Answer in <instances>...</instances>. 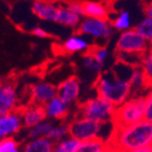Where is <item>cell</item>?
Masks as SVG:
<instances>
[{
    "label": "cell",
    "instance_id": "cell-35",
    "mask_svg": "<svg viewBox=\"0 0 152 152\" xmlns=\"http://www.w3.org/2000/svg\"><path fill=\"white\" fill-rule=\"evenodd\" d=\"M101 152H120V151L115 146H113V145L109 142V144L105 145V147H104V149Z\"/></svg>",
    "mask_w": 152,
    "mask_h": 152
},
{
    "label": "cell",
    "instance_id": "cell-20",
    "mask_svg": "<svg viewBox=\"0 0 152 152\" xmlns=\"http://www.w3.org/2000/svg\"><path fill=\"white\" fill-rule=\"evenodd\" d=\"M63 47L65 51H67L69 53H74V52H78V51L86 50L88 47V43L85 38L81 37V36H72V37H69L64 43Z\"/></svg>",
    "mask_w": 152,
    "mask_h": 152
},
{
    "label": "cell",
    "instance_id": "cell-2",
    "mask_svg": "<svg viewBox=\"0 0 152 152\" xmlns=\"http://www.w3.org/2000/svg\"><path fill=\"white\" fill-rule=\"evenodd\" d=\"M96 91L99 97L118 107L129 99L131 85L129 80L119 78L113 70L102 72L96 82Z\"/></svg>",
    "mask_w": 152,
    "mask_h": 152
},
{
    "label": "cell",
    "instance_id": "cell-23",
    "mask_svg": "<svg viewBox=\"0 0 152 152\" xmlns=\"http://www.w3.org/2000/svg\"><path fill=\"white\" fill-rule=\"evenodd\" d=\"M68 134V124H54L53 128L51 129V131L49 132V134L47 135L49 140L51 142H58V140H62L64 137H66Z\"/></svg>",
    "mask_w": 152,
    "mask_h": 152
},
{
    "label": "cell",
    "instance_id": "cell-31",
    "mask_svg": "<svg viewBox=\"0 0 152 152\" xmlns=\"http://www.w3.org/2000/svg\"><path fill=\"white\" fill-rule=\"evenodd\" d=\"M91 54L94 56L96 61H98L99 63L102 64L107 58V50L105 48H103V47H101V48L95 49L94 52H93V53H91Z\"/></svg>",
    "mask_w": 152,
    "mask_h": 152
},
{
    "label": "cell",
    "instance_id": "cell-18",
    "mask_svg": "<svg viewBox=\"0 0 152 152\" xmlns=\"http://www.w3.org/2000/svg\"><path fill=\"white\" fill-rule=\"evenodd\" d=\"M56 21L68 27H76L80 23V16L72 13L67 8H60L58 9Z\"/></svg>",
    "mask_w": 152,
    "mask_h": 152
},
{
    "label": "cell",
    "instance_id": "cell-7",
    "mask_svg": "<svg viewBox=\"0 0 152 152\" xmlns=\"http://www.w3.org/2000/svg\"><path fill=\"white\" fill-rule=\"evenodd\" d=\"M79 32L98 39H105L111 36L113 30L111 23L107 19L87 17L80 23Z\"/></svg>",
    "mask_w": 152,
    "mask_h": 152
},
{
    "label": "cell",
    "instance_id": "cell-25",
    "mask_svg": "<svg viewBox=\"0 0 152 152\" xmlns=\"http://www.w3.org/2000/svg\"><path fill=\"white\" fill-rule=\"evenodd\" d=\"M119 52V61L120 63H124L131 67H135L142 62V56L140 53H134V52Z\"/></svg>",
    "mask_w": 152,
    "mask_h": 152
},
{
    "label": "cell",
    "instance_id": "cell-12",
    "mask_svg": "<svg viewBox=\"0 0 152 152\" xmlns=\"http://www.w3.org/2000/svg\"><path fill=\"white\" fill-rule=\"evenodd\" d=\"M56 96V87L52 84L38 83L31 88V98L34 104L44 107L49 100Z\"/></svg>",
    "mask_w": 152,
    "mask_h": 152
},
{
    "label": "cell",
    "instance_id": "cell-27",
    "mask_svg": "<svg viewBox=\"0 0 152 152\" xmlns=\"http://www.w3.org/2000/svg\"><path fill=\"white\" fill-rule=\"evenodd\" d=\"M82 64H83V66L86 69L91 70V71H96V72L101 71V69H102V64L99 63L98 61H96L95 58L91 56V54H87V56L83 58Z\"/></svg>",
    "mask_w": 152,
    "mask_h": 152
},
{
    "label": "cell",
    "instance_id": "cell-30",
    "mask_svg": "<svg viewBox=\"0 0 152 152\" xmlns=\"http://www.w3.org/2000/svg\"><path fill=\"white\" fill-rule=\"evenodd\" d=\"M144 120L152 122V97L151 94L147 95V102L144 111Z\"/></svg>",
    "mask_w": 152,
    "mask_h": 152
},
{
    "label": "cell",
    "instance_id": "cell-10",
    "mask_svg": "<svg viewBox=\"0 0 152 152\" xmlns=\"http://www.w3.org/2000/svg\"><path fill=\"white\" fill-rule=\"evenodd\" d=\"M17 94L12 83L0 84V116L16 111Z\"/></svg>",
    "mask_w": 152,
    "mask_h": 152
},
{
    "label": "cell",
    "instance_id": "cell-36",
    "mask_svg": "<svg viewBox=\"0 0 152 152\" xmlns=\"http://www.w3.org/2000/svg\"><path fill=\"white\" fill-rule=\"evenodd\" d=\"M147 13H148V16H147V17H151L152 18V9H151V7H150V8H148Z\"/></svg>",
    "mask_w": 152,
    "mask_h": 152
},
{
    "label": "cell",
    "instance_id": "cell-33",
    "mask_svg": "<svg viewBox=\"0 0 152 152\" xmlns=\"http://www.w3.org/2000/svg\"><path fill=\"white\" fill-rule=\"evenodd\" d=\"M32 33L35 36H38V37H47L48 36V33L46 32L44 29L42 28H35L32 30Z\"/></svg>",
    "mask_w": 152,
    "mask_h": 152
},
{
    "label": "cell",
    "instance_id": "cell-4",
    "mask_svg": "<svg viewBox=\"0 0 152 152\" xmlns=\"http://www.w3.org/2000/svg\"><path fill=\"white\" fill-rule=\"evenodd\" d=\"M115 109L116 107L114 104L98 96L96 98L87 100L82 105L80 116L94 120L99 124H103L113 120Z\"/></svg>",
    "mask_w": 152,
    "mask_h": 152
},
{
    "label": "cell",
    "instance_id": "cell-16",
    "mask_svg": "<svg viewBox=\"0 0 152 152\" xmlns=\"http://www.w3.org/2000/svg\"><path fill=\"white\" fill-rule=\"evenodd\" d=\"M53 126L54 122L52 120L45 118L43 121L38 122L35 126L29 128L28 136L30 137L31 140L38 138V137H47V135L49 134V132L53 128Z\"/></svg>",
    "mask_w": 152,
    "mask_h": 152
},
{
    "label": "cell",
    "instance_id": "cell-14",
    "mask_svg": "<svg viewBox=\"0 0 152 152\" xmlns=\"http://www.w3.org/2000/svg\"><path fill=\"white\" fill-rule=\"evenodd\" d=\"M58 9L56 7L49 3L43 2V1H34L32 4V11L36 16L44 19V20H50V21H56V13H58Z\"/></svg>",
    "mask_w": 152,
    "mask_h": 152
},
{
    "label": "cell",
    "instance_id": "cell-11",
    "mask_svg": "<svg viewBox=\"0 0 152 152\" xmlns=\"http://www.w3.org/2000/svg\"><path fill=\"white\" fill-rule=\"evenodd\" d=\"M21 118V124L23 127L26 128H31L33 126L37 124L38 122L43 121L46 118L45 112H44V107L38 104H30L28 107H26L25 109L19 111Z\"/></svg>",
    "mask_w": 152,
    "mask_h": 152
},
{
    "label": "cell",
    "instance_id": "cell-37",
    "mask_svg": "<svg viewBox=\"0 0 152 152\" xmlns=\"http://www.w3.org/2000/svg\"><path fill=\"white\" fill-rule=\"evenodd\" d=\"M9 152H19V150H18L17 148H15V149L11 150V151H9Z\"/></svg>",
    "mask_w": 152,
    "mask_h": 152
},
{
    "label": "cell",
    "instance_id": "cell-1",
    "mask_svg": "<svg viewBox=\"0 0 152 152\" xmlns=\"http://www.w3.org/2000/svg\"><path fill=\"white\" fill-rule=\"evenodd\" d=\"M152 142V122L140 120L135 124L115 127L114 134L110 144L120 152L142 148Z\"/></svg>",
    "mask_w": 152,
    "mask_h": 152
},
{
    "label": "cell",
    "instance_id": "cell-22",
    "mask_svg": "<svg viewBox=\"0 0 152 152\" xmlns=\"http://www.w3.org/2000/svg\"><path fill=\"white\" fill-rule=\"evenodd\" d=\"M79 140H77L74 137H64L62 140L53 142L52 152H74L76 148L78 147Z\"/></svg>",
    "mask_w": 152,
    "mask_h": 152
},
{
    "label": "cell",
    "instance_id": "cell-39",
    "mask_svg": "<svg viewBox=\"0 0 152 152\" xmlns=\"http://www.w3.org/2000/svg\"><path fill=\"white\" fill-rule=\"evenodd\" d=\"M0 152H2V151H1V149H0Z\"/></svg>",
    "mask_w": 152,
    "mask_h": 152
},
{
    "label": "cell",
    "instance_id": "cell-28",
    "mask_svg": "<svg viewBox=\"0 0 152 152\" xmlns=\"http://www.w3.org/2000/svg\"><path fill=\"white\" fill-rule=\"evenodd\" d=\"M142 69L144 70L145 75L147 77L148 80H151L152 77V56L151 54H148V56H145L144 58H142Z\"/></svg>",
    "mask_w": 152,
    "mask_h": 152
},
{
    "label": "cell",
    "instance_id": "cell-32",
    "mask_svg": "<svg viewBox=\"0 0 152 152\" xmlns=\"http://www.w3.org/2000/svg\"><path fill=\"white\" fill-rule=\"evenodd\" d=\"M68 10H70L72 13L77 14L78 16L81 17L83 15V8H82V3H78V2H72L68 5Z\"/></svg>",
    "mask_w": 152,
    "mask_h": 152
},
{
    "label": "cell",
    "instance_id": "cell-9",
    "mask_svg": "<svg viewBox=\"0 0 152 152\" xmlns=\"http://www.w3.org/2000/svg\"><path fill=\"white\" fill-rule=\"evenodd\" d=\"M81 85L76 77L66 79L56 87V96L66 103H72L79 98Z\"/></svg>",
    "mask_w": 152,
    "mask_h": 152
},
{
    "label": "cell",
    "instance_id": "cell-21",
    "mask_svg": "<svg viewBox=\"0 0 152 152\" xmlns=\"http://www.w3.org/2000/svg\"><path fill=\"white\" fill-rule=\"evenodd\" d=\"M148 79L145 75L144 70L142 69V67H132V71H131V75H130V78H129V82H130V85H131V91L133 89H138L140 87L145 86V84H146V81H147Z\"/></svg>",
    "mask_w": 152,
    "mask_h": 152
},
{
    "label": "cell",
    "instance_id": "cell-24",
    "mask_svg": "<svg viewBox=\"0 0 152 152\" xmlns=\"http://www.w3.org/2000/svg\"><path fill=\"white\" fill-rule=\"evenodd\" d=\"M135 30L140 33L142 37L146 38L147 41H151L152 39V18L146 17L144 20H142L137 25Z\"/></svg>",
    "mask_w": 152,
    "mask_h": 152
},
{
    "label": "cell",
    "instance_id": "cell-19",
    "mask_svg": "<svg viewBox=\"0 0 152 152\" xmlns=\"http://www.w3.org/2000/svg\"><path fill=\"white\" fill-rule=\"evenodd\" d=\"M107 142L99 138H93V140H83L79 142L78 147L74 152H101L104 149Z\"/></svg>",
    "mask_w": 152,
    "mask_h": 152
},
{
    "label": "cell",
    "instance_id": "cell-26",
    "mask_svg": "<svg viewBox=\"0 0 152 152\" xmlns=\"http://www.w3.org/2000/svg\"><path fill=\"white\" fill-rule=\"evenodd\" d=\"M113 26L117 30H128L131 26V18H130V13L127 11H124L117 16V18L113 23Z\"/></svg>",
    "mask_w": 152,
    "mask_h": 152
},
{
    "label": "cell",
    "instance_id": "cell-29",
    "mask_svg": "<svg viewBox=\"0 0 152 152\" xmlns=\"http://www.w3.org/2000/svg\"><path fill=\"white\" fill-rule=\"evenodd\" d=\"M15 148H17V142L12 137H7L0 140V149L2 152H9Z\"/></svg>",
    "mask_w": 152,
    "mask_h": 152
},
{
    "label": "cell",
    "instance_id": "cell-8",
    "mask_svg": "<svg viewBox=\"0 0 152 152\" xmlns=\"http://www.w3.org/2000/svg\"><path fill=\"white\" fill-rule=\"evenodd\" d=\"M23 127L19 112L13 111L0 116V140L16 134Z\"/></svg>",
    "mask_w": 152,
    "mask_h": 152
},
{
    "label": "cell",
    "instance_id": "cell-13",
    "mask_svg": "<svg viewBox=\"0 0 152 152\" xmlns=\"http://www.w3.org/2000/svg\"><path fill=\"white\" fill-rule=\"evenodd\" d=\"M43 107L46 118H49V119H64L68 115L69 112L68 103L64 102L58 96L49 100Z\"/></svg>",
    "mask_w": 152,
    "mask_h": 152
},
{
    "label": "cell",
    "instance_id": "cell-6",
    "mask_svg": "<svg viewBox=\"0 0 152 152\" xmlns=\"http://www.w3.org/2000/svg\"><path fill=\"white\" fill-rule=\"evenodd\" d=\"M148 41L144 38L135 29H128L118 38L116 48L121 52L144 53L147 50Z\"/></svg>",
    "mask_w": 152,
    "mask_h": 152
},
{
    "label": "cell",
    "instance_id": "cell-15",
    "mask_svg": "<svg viewBox=\"0 0 152 152\" xmlns=\"http://www.w3.org/2000/svg\"><path fill=\"white\" fill-rule=\"evenodd\" d=\"M53 142L48 137H38L31 140L26 145L23 152H52Z\"/></svg>",
    "mask_w": 152,
    "mask_h": 152
},
{
    "label": "cell",
    "instance_id": "cell-34",
    "mask_svg": "<svg viewBox=\"0 0 152 152\" xmlns=\"http://www.w3.org/2000/svg\"><path fill=\"white\" fill-rule=\"evenodd\" d=\"M124 152H152V146L151 145H148V146H145V147L129 150V151H124Z\"/></svg>",
    "mask_w": 152,
    "mask_h": 152
},
{
    "label": "cell",
    "instance_id": "cell-38",
    "mask_svg": "<svg viewBox=\"0 0 152 152\" xmlns=\"http://www.w3.org/2000/svg\"><path fill=\"white\" fill-rule=\"evenodd\" d=\"M0 83H1V79H0Z\"/></svg>",
    "mask_w": 152,
    "mask_h": 152
},
{
    "label": "cell",
    "instance_id": "cell-5",
    "mask_svg": "<svg viewBox=\"0 0 152 152\" xmlns=\"http://www.w3.org/2000/svg\"><path fill=\"white\" fill-rule=\"evenodd\" d=\"M101 124L84 117H78L68 124V134L79 142L99 138Z\"/></svg>",
    "mask_w": 152,
    "mask_h": 152
},
{
    "label": "cell",
    "instance_id": "cell-17",
    "mask_svg": "<svg viewBox=\"0 0 152 152\" xmlns=\"http://www.w3.org/2000/svg\"><path fill=\"white\" fill-rule=\"evenodd\" d=\"M82 8H83V15L87 16V17L105 19L107 15V9L100 3L86 1V2L82 3Z\"/></svg>",
    "mask_w": 152,
    "mask_h": 152
},
{
    "label": "cell",
    "instance_id": "cell-3",
    "mask_svg": "<svg viewBox=\"0 0 152 152\" xmlns=\"http://www.w3.org/2000/svg\"><path fill=\"white\" fill-rule=\"evenodd\" d=\"M147 102V96L128 99L116 107L113 117L115 127H124L144 119V111Z\"/></svg>",
    "mask_w": 152,
    "mask_h": 152
}]
</instances>
